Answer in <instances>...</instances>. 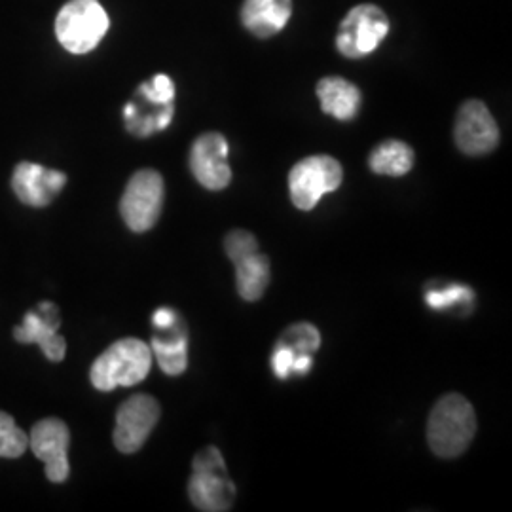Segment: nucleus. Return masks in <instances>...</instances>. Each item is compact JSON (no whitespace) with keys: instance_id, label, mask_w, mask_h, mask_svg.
<instances>
[{"instance_id":"7","label":"nucleus","mask_w":512,"mask_h":512,"mask_svg":"<svg viewBox=\"0 0 512 512\" xmlns=\"http://www.w3.org/2000/svg\"><path fill=\"white\" fill-rule=\"evenodd\" d=\"M389 33V19L384 10L374 4H359L349 10L342 21L336 48L348 59H361L372 54Z\"/></svg>"},{"instance_id":"13","label":"nucleus","mask_w":512,"mask_h":512,"mask_svg":"<svg viewBox=\"0 0 512 512\" xmlns=\"http://www.w3.org/2000/svg\"><path fill=\"white\" fill-rule=\"evenodd\" d=\"M67 183L65 173L57 169H46L42 165L21 162L14 169L12 188L19 202L31 207H46Z\"/></svg>"},{"instance_id":"10","label":"nucleus","mask_w":512,"mask_h":512,"mask_svg":"<svg viewBox=\"0 0 512 512\" xmlns=\"http://www.w3.org/2000/svg\"><path fill=\"white\" fill-rule=\"evenodd\" d=\"M456 145L467 156L490 154L499 143V128L482 101H467L459 109L454 128Z\"/></svg>"},{"instance_id":"14","label":"nucleus","mask_w":512,"mask_h":512,"mask_svg":"<svg viewBox=\"0 0 512 512\" xmlns=\"http://www.w3.org/2000/svg\"><path fill=\"white\" fill-rule=\"evenodd\" d=\"M293 14V0H245L241 21L255 37L270 38L281 33Z\"/></svg>"},{"instance_id":"17","label":"nucleus","mask_w":512,"mask_h":512,"mask_svg":"<svg viewBox=\"0 0 512 512\" xmlns=\"http://www.w3.org/2000/svg\"><path fill=\"white\" fill-rule=\"evenodd\" d=\"M368 164L378 175L403 177L414 165V150L403 141L391 139L372 150Z\"/></svg>"},{"instance_id":"2","label":"nucleus","mask_w":512,"mask_h":512,"mask_svg":"<svg viewBox=\"0 0 512 512\" xmlns=\"http://www.w3.org/2000/svg\"><path fill=\"white\" fill-rule=\"evenodd\" d=\"M152 366V349L143 340L122 338L105 349L92 365L90 380L99 391L143 382Z\"/></svg>"},{"instance_id":"15","label":"nucleus","mask_w":512,"mask_h":512,"mask_svg":"<svg viewBox=\"0 0 512 512\" xmlns=\"http://www.w3.org/2000/svg\"><path fill=\"white\" fill-rule=\"evenodd\" d=\"M317 97L325 114L340 122H349L361 107V92L355 84L340 76H327L317 84Z\"/></svg>"},{"instance_id":"16","label":"nucleus","mask_w":512,"mask_h":512,"mask_svg":"<svg viewBox=\"0 0 512 512\" xmlns=\"http://www.w3.org/2000/svg\"><path fill=\"white\" fill-rule=\"evenodd\" d=\"M239 296L247 302H256L266 293L270 283V258L255 251L234 262Z\"/></svg>"},{"instance_id":"25","label":"nucleus","mask_w":512,"mask_h":512,"mask_svg":"<svg viewBox=\"0 0 512 512\" xmlns=\"http://www.w3.org/2000/svg\"><path fill=\"white\" fill-rule=\"evenodd\" d=\"M177 321H179L177 313L169 308H160L152 315V325L158 330H169L171 327H175Z\"/></svg>"},{"instance_id":"12","label":"nucleus","mask_w":512,"mask_h":512,"mask_svg":"<svg viewBox=\"0 0 512 512\" xmlns=\"http://www.w3.org/2000/svg\"><path fill=\"white\" fill-rule=\"evenodd\" d=\"M61 325V315L55 304L42 302L37 310L27 311L23 317V323L14 329V336L21 344H38L42 353L59 363L65 359L67 344L65 338L57 334Z\"/></svg>"},{"instance_id":"5","label":"nucleus","mask_w":512,"mask_h":512,"mask_svg":"<svg viewBox=\"0 0 512 512\" xmlns=\"http://www.w3.org/2000/svg\"><path fill=\"white\" fill-rule=\"evenodd\" d=\"M164 196V179L154 169H141L129 179L120 202V213L131 232L143 234L158 222Z\"/></svg>"},{"instance_id":"4","label":"nucleus","mask_w":512,"mask_h":512,"mask_svg":"<svg viewBox=\"0 0 512 512\" xmlns=\"http://www.w3.org/2000/svg\"><path fill=\"white\" fill-rule=\"evenodd\" d=\"M188 494L200 511H230L236 488L215 446L205 448L194 459V475L188 484Z\"/></svg>"},{"instance_id":"11","label":"nucleus","mask_w":512,"mask_h":512,"mask_svg":"<svg viewBox=\"0 0 512 512\" xmlns=\"http://www.w3.org/2000/svg\"><path fill=\"white\" fill-rule=\"evenodd\" d=\"M228 141L220 133H205L190 150V169L207 190H224L232 181Z\"/></svg>"},{"instance_id":"3","label":"nucleus","mask_w":512,"mask_h":512,"mask_svg":"<svg viewBox=\"0 0 512 512\" xmlns=\"http://www.w3.org/2000/svg\"><path fill=\"white\" fill-rule=\"evenodd\" d=\"M110 19L99 0H69L55 19V37L71 54H88L109 31Z\"/></svg>"},{"instance_id":"22","label":"nucleus","mask_w":512,"mask_h":512,"mask_svg":"<svg viewBox=\"0 0 512 512\" xmlns=\"http://www.w3.org/2000/svg\"><path fill=\"white\" fill-rule=\"evenodd\" d=\"M139 93L150 103L164 107L167 103H173L175 99V84L167 74H156L150 82L141 84Z\"/></svg>"},{"instance_id":"26","label":"nucleus","mask_w":512,"mask_h":512,"mask_svg":"<svg viewBox=\"0 0 512 512\" xmlns=\"http://www.w3.org/2000/svg\"><path fill=\"white\" fill-rule=\"evenodd\" d=\"M310 368L311 355H296L293 365L294 374H306V372H310Z\"/></svg>"},{"instance_id":"21","label":"nucleus","mask_w":512,"mask_h":512,"mask_svg":"<svg viewBox=\"0 0 512 512\" xmlns=\"http://www.w3.org/2000/svg\"><path fill=\"white\" fill-rule=\"evenodd\" d=\"M471 300H473V291L463 285H448L444 289L429 291L425 294V302L433 310H446L458 302L461 304V302H471Z\"/></svg>"},{"instance_id":"23","label":"nucleus","mask_w":512,"mask_h":512,"mask_svg":"<svg viewBox=\"0 0 512 512\" xmlns=\"http://www.w3.org/2000/svg\"><path fill=\"white\" fill-rule=\"evenodd\" d=\"M224 249H226V255L236 262L239 258H243L245 255H251L258 251V243H256L255 236L251 232H245V230H234L230 232L226 239H224Z\"/></svg>"},{"instance_id":"1","label":"nucleus","mask_w":512,"mask_h":512,"mask_svg":"<svg viewBox=\"0 0 512 512\" xmlns=\"http://www.w3.org/2000/svg\"><path fill=\"white\" fill-rule=\"evenodd\" d=\"M475 433V408L458 393L442 397L427 421V440L439 458L461 456L475 439Z\"/></svg>"},{"instance_id":"24","label":"nucleus","mask_w":512,"mask_h":512,"mask_svg":"<svg viewBox=\"0 0 512 512\" xmlns=\"http://www.w3.org/2000/svg\"><path fill=\"white\" fill-rule=\"evenodd\" d=\"M294 359H296V353L293 349L287 348L283 344L275 346L274 355H272V368L279 380H287L293 374Z\"/></svg>"},{"instance_id":"19","label":"nucleus","mask_w":512,"mask_h":512,"mask_svg":"<svg viewBox=\"0 0 512 512\" xmlns=\"http://www.w3.org/2000/svg\"><path fill=\"white\" fill-rule=\"evenodd\" d=\"M29 448V435L19 427L14 418L0 412V458H21Z\"/></svg>"},{"instance_id":"18","label":"nucleus","mask_w":512,"mask_h":512,"mask_svg":"<svg viewBox=\"0 0 512 512\" xmlns=\"http://www.w3.org/2000/svg\"><path fill=\"white\" fill-rule=\"evenodd\" d=\"M173 340H167L165 336L152 338V351L158 359V365L169 376H179L188 365V340L183 329L171 336Z\"/></svg>"},{"instance_id":"6","label":"nucleus","mask_w":512,"mask_h":512,"mask_svg":"<svg viewBox=\"0 0 512 512\" xmlns=\"http://www.w3.org/2000/svg\"><path fill=\"white\" fill-rule=\"evenodd\" d=\"M344 171L332 156H310L294 165L289 173L291 200L300 211H311L319 200L340 188Z\"/></svg>"},{"instance_id":"9","label":"nucleus","mask_w":512,"mask_h":512,"mask_svg":"<svg viewBox=\"0 0 512 512\" xmlns=\"http://www.w3.org/2000/svg\"><path fill=\"white\" fill-rule=\"evenodd\" d=\"M69 444H71V433L65 421L48 418V420L38 421L33 427L29 446L33 454L44 463L46 476L50 482L61 484L69 478L71 473Z\"/></svg>"},{"instance_id":"8","label":"nucleus","mask_w":512,"mask_h":512,"mask_svg":"<svg viewBox=\"0 0 512 512\" xmlns=\"http://www.w3.org/2000/svg\"><path fill=\"white\" fill-rule=\"evenodd\" d=\"M160 420V404L150 395H133L118 408L114 444L122 454H135L143 448Z\"/></svg>"},{"instance_id":"20","label":"nucleus","mask_w":512,"mask_h":512,"mask_svg":"<svg viewBox=\"0 0 512 512\" xmlns=\"http://www.w3.org/2000/svg\"><path fill=\"white\" fill-rule=\"evenodd\" d=\"M279 344L293 349L296 355H311L319 348L321 336H319V330L310 323H298L283 334Z\"/></svg>"}]
</instances>
